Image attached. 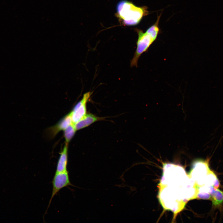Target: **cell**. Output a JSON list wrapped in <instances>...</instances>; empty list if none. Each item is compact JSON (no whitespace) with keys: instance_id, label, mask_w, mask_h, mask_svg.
Segmentation results:
<instances>
[{"instance_id":"obj_1","label":"cell","mask_w":223,"mask_h":223,"mask_svg":"<svg viewBox=\"0 0 223 223\" xmlns=\"http://www.w3.org/2000/svg\"><path fill=\"white\" fill-rule=\"evenodd\" d=\"M116 10V16L122 24L127 26L138 24L149 12L146 6L137 7L126 0L121 1L118 3Z\"/></svg>"},{"instance_id":"obj_2","label":"cell","mask_w":223,"mask_h":223,"mask_svg":"<svg viewBox=\"0 0 223 223\" xmlns=\"http://www.w3.org/2000/svg\"><path fill=\"white\" fill-rule=\"evenodd\" d=\"M161 15L158 16L155 23L148 28L145 32L136 29L138 37L137 47L130 63V67L138 66V59L142 55L146 52L156 40L160 32L159 24Z\"/></svg>"},{"instance_id":"obj_3","label":"cell","mask_w":223,"mask_h":223,"mask_svg":"<svg viewBox=\"0 0 223 223\" xmlns=\"http://www.w3.org/2000/svg\"><path fill=\"white\" fill-rule=\"evenodd\" d=\"M159 199L163 207L176 213L183 208L185 204L178 192L169 186H161Z\"/></svg>"},{"instance_id":"obj_4","label":"cell","mask_w":223,"mask_h":223,"mask_svg":"<svg viewBox=\"0 0 223 223\" xmlns=\"http://www.w3.org/2000/svg\"><path fill=\"white\" fill-rule=\"evenodd\" d=\"M209 161L208 159L205 160H196L194 163L190 176L198 186L204 183L206 176L210 170Z\"/></svg>"},{"instance_id":"obj_5","label":"cell","mask_w":223,"mask_h":223,"mask_svg":"<svg viewBox=\"0 0 223 223\" xmlns=\"http://www.w3.org/2000/svg\"><path fill=\"white\" fill-rule=\"evenodd\" d=\"M52 182V195L47 209L49 207L53 198L61 189L68 186H73L70 181L68 171L61 173H55Z\"/></svg>"},{"instance_id":"obj_6","label":"cell","mask_w":223,"mask_h":223,"mask_svg":"<svg viewBox=\"0 0 223 223\" xmlns=\"http://www.w3.org/2000/svg\"><path fill=\"white\" fill-rule=\"evenodd\" d=\"M91 94L90 92L84 94L81 99L75 105L71 112L73 124L81 120L86 115V104Z\"/></svg>"},{"instance_id":"obj_7","label":"cell","mask_w":223,"mask_h":223,"mask_svg":"<svg viewBox=\"0 0 223 223\" xmlns=\"http://www.w3.org/2000/svg\"><path fill=\"white\" fill-rule=\"evenodd\" d=\"M72 123L71 112L63 117L56 125L49 129L50 135L51 137L55 136L61 130H64Z\"/></svg>"},{"instance_id":"obj_8","label":"cell","mask_w":223,"mask_h":223,"mask_svg":"<svg viewBox=\"0 0 223 223\" xmlns=\"http://www.w3.org/2000/svg\"><path fill=\"white\" fill-rule=\"evenodd\" d=\"M59 154L55 173H61L68 171V144H65Z\"/></svg>"},{"instance_id":"obj_9","label":"cell","mask_w":223,"mask_h":223,"mask_svg":"<svg viewBox=\"0 0 223 223\" xmlns=\"http://www.w3.org/2000/svg\"><path fill=\"white\" fill-rule=\"evenodd\" d=\"M104 119V117H98L91 114H86L83 118L75 124L74 126L77 130L87 127L95 122L103 120Z\"/></svg>"},{"instance_id":"obj_10","label":"cell","mask_w":223,"mask_h":223,"mask_svg":"<svg viewBox=\"0 0 223 223\" xmlns=\"http://www.w3.org/2000/svg\"><path fill=\"white\" fill-rule=\"evenodd\" d=\"M212 207L222 211L223 205V191L213 187L210 194Z\"/></svg>"},{"instance_id":"obj_11","label":"cell","mask_w":223,"mask_h":223,"mask_svg":"<svg viewBox=\"0 0 223 223\" xmlns=\"http://www.w3.org/2000/svg\"><path fill=\"white\" fill-rule=\"evenodd\" d=\"M204 184L212 186L216 188H218L220 186V183L218 178L213 172L210 169L206 176Z\"/></svg>"},{"instance_id":"obj_12","label":"cell","mask_w":223,"mask_h":223,"mask_svg":"<svg viewBox=\"0 0 223 223\" xmlns=\"http://www.w3.org/2000/svg\"><path fill=\"white\" fill-rule=\"evenodd\" d=\"M76 130L73 123L70 125L64 130V136L66 144H68L74 135Z\"/></svg>"}]
</instances>
